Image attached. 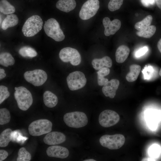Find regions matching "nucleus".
Returning a JSON list of instances; mask_svg holds the SVG:
<instances>
[{
    "label": "nucleus",
    "mask_w": 161,
    "mask_h": 161,
    "mask_svg": "<svg viewBox=\"0 0 161 161\" xmlns=\"http://www.w3.org/2000/svg\"><path fill=\"white\" fill-rule=\"evenodd\" d=\"M119 84V81L117 79H113L108 81L103 85L102 88L103 93L106 97L114 98L116 95V92Z\"/></svg>",
    "instance_id": "2eb2a0df"
},
{
    "label": "nucleus",
    "mask_w": 161,
    "mask_h": 161,
    "mask_svg": "<svg viewBox=\"0 0 161 161\" xmlns=\"http://www.w3.org/2000/svg\"><path fill=\"white\" fill-rule=\"evenodd\" d=\"M159 75L161 76V68L159 72Z\"/></svg>",
    "instance_id": "37998d69"
},
{
    "label": "nucleus",
    "mask_w": 161,
    "mask_h": 161,
    "mask_svg": "<svg viewBox=\"0 0 161 161\" xmlns=\"http://www.w3.org/2000/svg\"><path fill=\"white\" fill-rule=\"evenodd\" d=\"M156 28L154 25H150L145 29L137 32L136 34L139 37L145 38H150L155 34Z\"/></svg>",
    "instance_id": "bb28decb"
},
{
    "label": "nucleus",
    "mask_w": 161,
    "mask_h": 161,
    "mask_svg": "<svg viewBox=\"0 0 161 161\" xmlns=\"http://www.w3.org/2000/svg\"><path fill=\"white\" fill-rule=\"evenodd\" d=\"M6 76V74L4 73H0V79L1 80Z\"/></svg>",
    "instance_id": "ea45409f"
},
{
    "label": "nucleus",
    "mask_w": 161,
    "mask_h": 161,
    "mask_svg": "<svg viewBox=\"0 0 161 161\" xmlns=\"http://www.w3.org/2000/svg\"><path fill=\"white\" fill-rule=\"evenodd\" d=\"M47 155L51 157L64 159L67 157L69 154L68 150L66 148L59 145H52L47 149Z\"/></svg>",
    "instance_id": "4468645a"
},
{
    "label": "nucleus",
    "mask_w": 161,
    "mask_h": 161,
    "mask_svg": "<svg viewBox=\"0 0 161 161\" xmlns=\"http://www.w3.org/2000/svg\"><path fill=\"white\" fill-rule=\"evenodd\" d=\"M68 87L71 91L76 90L83 87L87 80L84 74L79 71L70 73L66 78Z\"/></svg>",
    "instance_id": "0eeeda50"
},
{
    "label": "nucleus",
    "mask_w": 161,
    "mask_h": 161,
    "mask_svg": "<svg viewBox=\"0 0 161 161\" xmlns=\"http://www.w3.org/2000/svg\"><path fill=\"white\" fill-rule=\"evenodd\" d=\"M76 5L75 0H59L57 2L56 7L61 11L68 13L74 10Z\"/></svg>",
    "instance_id": "f3484780"
},
{
    "label": "nucleus",
    "mask_w": 161,
    "mask_h": 161,
    "mask_svg": "<svg viewBox=\"0 0 161 161\" xmlns=\"http://www.w3.org/2000/svg\"><path fill=\"white\" fill-rule=\"evenodd\" d=\"M160 150V148L157 146H154L151 148V154L154 156H155V155L157 156V155L159 153Z\"/></svg>",
    "instance_id": "c9c22d12"
},
{
    "label": "nucleus",
    "mask_w": 161,
    "mask_h": 161,
    "mask_svg": "<svg viewBox=\"0 0 161 161\" xmlns=\"http://www.w3.org/2000/svg\"><path fill=\"white\" fill-rule=\"evenodd\" d=\"M31 159L30 154L24 147L20 148L18 152L17 161H30Z\"/></svg>",
    "instance_id": "c85d7f7f"
},
{
    "label": "nucleus",
    "mask_w": 161,
    "mask_h": 161,
    "mask_svg": "<svg viewBox=\"0 0 161 161\" xmlns=\"http://www.w3.org/2000/svg\"><path fill=\"white\" fill-rule=\"evenodd\" d=\"M141 67L139 65L134 64L129 67L130 72L126 76V79L129 82H133L137 80L140 72Z\"/></svg>",
    "instance_id": "412c9836"
},
{
    "label": "nucleus",
    "mask_w": 161,
    "mask_h": 161,
    "mask_svg": "<svg viewBox=\"0 0 161 161\" xmlns=\"http://www.w3.org/2000/svg\"><path fill=\"white\" fill-rule=\"evenodd\" d=\"M157 5L161 10V0H155Z\"/></svg>",
    "instance_id": "4c0bfd02"
},
{
    "label": "nucleus",
    "mask_w": 161,
    "mask_h": 161,
    "mask_svg": "<svg viewBox=\"0 0 161 161\" xmlns=\"http://www.w3.org/2000/svg\"><path fill=\"white\" fill-rule=\"evenodd\" d=\"M15 98L18 108L23 111L28 110L33 102L32 94L26 88L23 86L15 88Z\"/></svg>",
    "instance_id": "f257e3e1"
},
{
    "label": "nucleus",
    "mask_w": 161,
    "mask_h": 161,
    "mask_svg": "<svg viewBox=\"0 0 161 161\" xmlns=\"http://www.w3.org/2000/svg\"><path fill=\"white\" fill-rule=\"evenodd\" d=\"M155 1V0H141L143 4L146 7L153 5Z\"/></svg>",
    "instance_id": "e433bc0d"
},
{
    "label": "nucleus",
    "mask_w": 161,
    "mask_h": 161,
    "mask_svg": "<svg viewBox=\"0 0 161 161\" xmlns=\"http://www.w3.org/2000/svg\"><path fill=\"white\" fill-rule=\"evenodd\" d=\"M10 93L8 88L3 85L0 86V104H1L5 99L8 98Z\"/></svg>",
    "instance_id": "473e14b6"
},
{
    "label": "nucleus",
    "mask_w": 161,
    "mask_h": 161,
    "mask_svg": "<svg viewBox=\"0 0 161 161\" xmlns=\"http://www.w3.org/2000/svg\"><path fill=\"white\" fill-rule=\"evenodd\" d=\"M110 72L109 69L107 67L102 68L97 72V83L99 86H103L108 81V79L105 78L104 77L108 75Z\"/></svg>",
    "instance_id": "b1692460"
},
{
    "label": "nucleus",
    "mask_w": 161,
    "mask_h": 161,
    "mask_svg": "<svg viewBox=\"0 0 161 161\" xmlns=\"http://www.w3.org/2000/svg\"><path fill=\"white\" fill-rule=\"evenodd\" d=\"M157 47L158 49L161 53V38L160 39L158 42Z\"/></svg>",
    "instance_id": "58836bf2"
},
{
    "label": "nucleus",
    "mask_w": 161,
    "mask_h": 161,
    "mask_svg": "<svg viewBox=\"0 0 161 161\" xmlns=\"http://www.w3.org/2000/svg\"><path fill=\"white\" fill-rule=\"evenodd\" d=\"M8 155L7 151L4 150H0V161H2L5 159Z\"/></svg>",
    "instance_id": "f704fd0d"
},
{
    "label": "nucleus",
    "mask_w": 161,
    "mask_h": 161,
    "mask_svg": "<svg viewBox=\"0 0 161 161\" xmlns=\"http://www.w3.org/2000/svg\"><path fill=\"white\" fill-rule=\"evenodd\" d=\"M123 0H110L108 4V8L111 11L119 9L123 3Z\"/></svg>",
    "instance_id": "2f4dec72"
},
{
    "label": "nucleus",
    "mask_w": 161,
    "mask_h": 161,
    "mask_svg": "<svg viewBox=\"0 0 161 161\" xmlns=\"http://www.w3.org/2000/svg\"><path fill=\"white\" fill-rule=\"evenodd\" d=\"M52 125V123L49 120L41 119L32 122L29 126L28 130L31 135L40 136L51 132Z\"/></svg>",
    "instance_id": "39448f33"
},
{
    "label": "nucleus",
    "mask_w": 161,
    "mask_h": 161,
    "mask_svg": "<svg viewBox=\"0 0 161 161\" xmlns=\"http://www.w3.org/2000/svg\"><path fill=\"white\" fill-rule=\"evenodd\" d=\"M5 71L4 69H0V73H4V72Z\"/></svg>",
    "instance_id": "79ce46f5"
},
{
    "label": "nucleus",
    "mask_w": 161,
    "mask_h": 161,
    "mask_svg": "<svg viewBox=\"0 0 161 161\" xmlns=\"http://www.w3.org/2000/svg\"><path fill=\"white\" fill-rule=\"evenodd\" d=\"M11 141L20 143H24L28 139L25 137L23 136L19 130L12 131L11 134Z\"/></svg>",
    "instance_id": "c756f323"
},
{
    "label": "nucleus",
    "mask_w": 161,
    "mask_h": 161,
    "mask_svg": "<svg viewBox=\"0 0 161 161\" xmlns=\"http://www.w3.org/2000/svg\"><path fill=\"white\" fill-rule=\"evenodd\" d=\"M103 24L104 27V34L106 36L115 34L119 30L121 25L119 20L115 19L111 21L108 17L103 18Z\"/></svg>",
    "instance_id": "f8f14e48"
},
{
    "label": "nucleus",
    "mask_w": 161,
    "mask_h": 161,
    "mask_svg": "<svg viewBox=\"0 0 161 161\" xmlns=\"http://www.w3.org/2000/svg\"><path fill=\"white\" fill-rule=\"evenodd\" d=\"M148 47L144 46L137 50L135 52V55L136 57L139 58L144 55L148 51Z\"/></svg>",
    "instance_id": "72a5a7b5"
},
{
    "label": "nucleus",
    "mask_w": 161,
    "mask_h": 161,
    "mask_svg": "<svg viewBox=\"0 0 161 161\" xmlns=\"http://www.w3.org/2000/svg\"><path fill=\"white\" fill-rule=\"evenodd\" d=\"M43 100L45 105L49 108L55 107L58 103V98L56 96L51 92L46 91L43 94Z\"/></svg>",
    "instance_id": "6ab92c4d"
},
{
    "label": "nucleus",
    "mask_w": 161,
    "mask_h": 161,
    "mask_svg": "<svg viewBox=\"0 0 161 161\" xmlns=\"http://www.w3.org/2000/svg\"><path fill=\"white\" fill-rule=\"evenodd\" d=\"M18 19L17 16L14 14H10L7 16L1 24V28L4 30L13 27L18 23Z\"/></svg>",
    "instance_id": "aec40b11"
},
{
    "label": "nucleus",
    "mask_w": 161,
    "mask_h": 161,
    "mask_svg": "<svg viewBox=\"0 0 161 161\" xmlns=\"http://www.w3.org/2000/svg\"><path fill=\"white\" fill-rule=\"evenodd\" d=\"M63 120L67 126L75 128L85 126L88 122L86 114L83 112L78 111L66 113L64 116Z\"/></svg>",
    "instance_id": "f03ea898"
},
{
    "label": "nucleus",
    "mask_w": 161,
    "mask_h": 161,
    "mask_svg": "<svg viewBox=\"0 0 161 161\" xmlns=\"http://www.w3.org/2000/svg\"><path fill=\"white\" fill-rule=\"evenodd\" d=\"M59 57L63 62H69L73 66H77L81 63V57L78 51L76 49L66 47L62 49L59 54Z\"/></svg>",
    "instance_id": "6e6552de"
},
{
    "label": "nucleus",
    "mask_w": 161,
    "mask_h": 161,
    "mask_svg": "<svg viewBox=\"0 0 161 161\" xmlns=\"http://www.w3.org/2000/svg\"><path fill=\"white\" fill-rule=\"evenodd\" d=\"M152 19L153 17L151 15H148L141 21L136 23L134 28L138 31L143 30L150 25Z\"/></svg>",
    "instance_id": "a878e982"
},
{
    "label": "nucleus",
    "mask_w": 161,
    "mask_h": 161,
    "mask_svg": "<svg viewBox=\"0 0 161 161\" xmlns=\"http://www.w3.org/2000/svg\"><path fill=\"white\" fill-rule=\"evenodd\" d=\"M66 140V136L63 133L56 131L47 133L43 139L44 142L49 145L60 144L65 142Z\"/></svg>",
    "instance_id": "ddd939ff"
},
{
    "label": "nucleus",
    "mask_w": 161,
    "mask_h": 161,
    "mask_svg": "<svg viewBox=\"0 0 161 161\" xmlns=\"http://www.w3.org/2000/svg\"><path fill=\"white\" fill-rule=\"evenodd\" d=\"M24 79L35 86L43 84L47 80V76L46 72L41 69H36L28 71L24 75Z\"/></svg>",
    "instance_id": "1a4fd4ad"
},
{
    "label": "nucleus",
    "mask_w": 161,
    "mask_h": 161,
    "mask_svg": "<svg viewBox=\"0 0 161 161\" xmlns=\"http://www.w3.org/2000/svg\"><path fill=\"white\" fill-rule=\"evenodd\" d=\"M130 52L129 48L126 45H123L119 47L115 52L116 62L118 63L124 62L128 57Z\"/></svg>",
    "instance_id": "a211bd4d"
},
{
    "label": "nucleus",
    "mask_w": 161,
    "mask_h": 161,
    "mask_svg": "<svg viewBox=\"0 0 161 161\" xmlns=\"http://www.w3.org/2000/svg\"><path fill=\"white\" fill-rule=\"evenodd\" d=\"M83 161H96V160L93 159H88L84 160Z\"/></svg>",
    "instance_id": "a19ab883"
},
{
    "label": "nucleus",
    "mask_w": 161,
    "mask_h": 161,
    "mask_svg": "<svg viewBox=\"0 0 161 161\" xmlns=\"http://www.w3.org/2000/svg\"><path fill=\"white\" fill-rule=\"evenodd\" d=\"M98 0H88L82 6L79 13L80 18L86 20L94 16L100 7Z\"/></svg>",
    "instance_id": "9d476101"
},
{
    "label": "nucleus",
    "mask_w": 161,
    "mask_h": 161,
    "mask_svg": "<svg viewBox=\"0 0 161 161\" xmlns=\"http://www.w3.org/2000/svg\"><path fill=\"white\" fill-rule=\"evenodd\" d=\"M12 131L10 129L8 128L4 130L0 135V146L6 147L11 141V134Z\"/></svg>",
    "instance_id": "4be33fe9"
},
{
    "label": "nucleus",
    "mask_w": 161,
    "mask_h": 161,
    "mask_svg": "<svg viewBox=\"0 0 161 161\" xmlns=\"http://www.w3.org/2000/svg\"><path fill=\"white\" fill-rule=\"evenodd\" d=\"M1 13L5 15L14 13L15 11V7L7 0H1L0 1Z\"/></svg>",
    "instance_id": "393cba45"
},
{
    "label": "nucleus",
    "mask_w": 161,
    "mask_h": 161,
    "mask_svg": "<svg viewBox=\"0 0 161 161\" xmlns=\"http://www.w3.org/2000/svg\"><path fill=\"white\" fill-rule=\"evenodd\" d=\"M44 30L46 34L55 41H61L65 38L58 23L54 18H50L45 21Z\"/></svg>",
    "instance_id": "20e7f679"
},
{
    "label": "nucleus",
    "mask_w": 161,
    "mask_h": 161,
    "mask_svg": "<svg viewBox=\"0 0 161 161\" xmlns=\"http://www.w3.org/2000/svg\"><path fill=\"white\" fill-rule=\"evenodd\" d=\"M15 61L11 55L8 52H3L0 55V64L5 66L14 64Z\"/></svg>",
    "instance_id": "5701e85b"
},
{
    "label": "nucleus",
    "mask_w": 161,
    "mask_h": 161,
    "mask_svg": "<svg viewBox=\"0 0 161 161\" xmlns=\"http://www.w3.org/2000/svg\"><path fill=\"white\" fill-rule=\"evenodd\" d=\"M125 141L124 136L120 134L104 135L102 136L99 139L100 143L102 146L110 150L120 148L123 145Z\"/></svg>",
    "instance_id": "423d86ee"
},
{
    "label": "nucleus",
    "mask_w": 161,
    "mask_h": 161,
    "mask_svg": "<svg viewBox=\"0 0 161 161\" xmlns=\"http://www.w3.org/2000/svg\"><path fill=\"white\" fill-rule=\"evenodd\" d=\"M43 24V21L40 16H32L25 22L22 28V33L26 37L33 36L41 30Z\"/></svg>",
    "instance_id": "7ed1b4c3"
},
{
    "label": "nucleus",
    "mask_w": 161,
    "mask_h": 161,
    "mask_svg": "<svg viewBox=\"0 0 161 161\" xmlns=\"http://www.w3.org/2000/svg\"><path fill=\"white\" fill-rule=\"evenodd\" d=\"M93 68L95 70H99L104 66L108 68L112 67V62L111 59L108 56L101 58H95L92 61Z\"/></svg>",
    "instance_id": "dca6fc26"
},
{
    "label": "nucleus",
    "mask_w": 161,
    "mask_h": 161,
    "mask_svg": "<svg viewBox=\"0 0 161 161\" xmlns=\"http://www.w3.org/2000/svg\"><path fill=\"white\" fill-rule=\"evenodd\" d=\"M120 116L116 112L111 110H106L99 114V122L102 127L105 128L113 126L120 120Z\"/></svg>",
    "instance_id": "9b49d317"
},
{
    "label": "nucleus",
    "mask_w": 161,
    "mask_h": 161,
    "mask_svg": "<svg viewBox=\"0 0 161 161\" xmlns=\"http://www.w3.org/2000/svg\"><path fill=\"white\" fill-rule=\"evenodd\" d=\"M10 115L9 110L6 108L0 109V124L2 125L9 123L10 120Z\"/></svg>",
    "instance_id": "7c9ffc66"
},
{
    "label": "nucleus",
    "mask_w": 161,
    "mask_h": 161,
    "mask_svg": "<svg viewBox=\"0 0 161 161\" xmlns=\"http://www.w3.org/2000/svg\"><path fill=\"white\" fill-rule=\"evenodd\" d=\"M19 54L24 57L33 58L37 55L36 51L33 48L28 46H24L21 48L18 52Z\"/></svg>",
    "instance_id": "cd10ccee"
}]
</instances>
